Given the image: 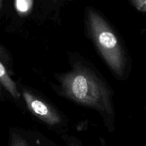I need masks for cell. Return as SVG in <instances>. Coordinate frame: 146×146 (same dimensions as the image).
Returning a JSON list of instances; mask_svg holds the SVG:
<instances>
[{"label": "cell", "mask_w": 146, "mask_h": 146, "mask_svg": "<svg viewBox=\"0 0 146 146\" xmlns=\"http://www.w3.org/2000/svg\"><path fill=\"white\" fill-rule=\"evenodd\" d=\"M67 146H81V145H79L78 143H68V145Z\"/></svg>", "instance_id": "cell-7"}, {"label": "cell", "mask_w": 146, "mask_h": 146, "mask_svg": "<svg viewBox=\"0 0 146 146\" xmlns=\"http://www.w3.org/2000/svg\"><path fill=\"white\" fill-rule=\"evenodd\" d=\"M2 50L0 47V84L5 88V89L13 96V98L18 100L20 98V94L17 89V85L13 81L11 77L9 75L7 68L4 66L1 60L2 56Z\"/></svg>", "instance_id": "cell-4"}, {"label": "cell", "mask_w": 146, "mask_h": 146, "mask_svg": "<svg viewBox=\"0 0 146 146\" xmlns=\"http://www.w3.org/2000/svg\"><path fill=\"white\" fill-rule=\"evenodd\" d=\"M23 97L28 109L38 119L50 125H55L61 123L59 114L46 103L26 91L23 92Z\"/></svg>", "instance_id": "cell-3"}, {"label": "cell", "mask_w": 146, "mask_h": 146, "mask_svg": "<svg viewBox=\"0 0 146 146\" xmlns=\"http://www.w3.org/2000/svg\"><path fill=\"white\" fill-rule=\"evenodd\" d=\"M53 1H54V2H57V1H58V0H52Z\"/></svg>", "instance_id": "cell-10"}, {"label": "cell", "mask_w": 146, "mask_h": 146, "mask_svg": "<svg viewBox=\"0 0 146 146\" xmlns=\"http://www.w3.org/2000/svg\"><path fill=\"white\" fill-rule=\"evenodd\" d=\"M87 24L91 37L108 66L117 76H122L125 67V54L111 27L93 9L88 11Z\"/></svg>", "instance_id": "cell-2"}, {"label": "cell", "mask_w": 146, "mask_h": 146, "mask_svg": "<svg viewBox=\"0 0 146 146\" xmlns=\"http://www.w3.org/2000/svg\"><path fill=\"white\" fill-rule=\"evenodd\" d=\"M34 0H15V7L17 12L21 16L27 15L31 10Z\"/></svg>", "instance_id": "cell-5"}, {"label": "cell", "mask_w": 146, "mask_h": 146, "mask_svg": "<svg viewBox=\"0 0 146 146\" xmlns=\"http://www.w3.org/2000/svg\"><path fill=\"white\" fill-rule=\"evenodd\" d=\"M145 109H146V107H145Z\"/></svg>", "instance_id": "cell-11"}, {"label": "cell", "mask_w": 146, "mask_h": 146, "mask_svg": "<svg viewBox=\"0 0 146 146\" xmlns=\"http://www.w3.org/2000/svg\"><path fill=\"white\" fill-rule=\"evenodd\" d=\"M2 4H3V0H0V11L1 9V7H2Z\"/></svg>", "instance_id": "cell-8"}, {"label": "cell", "mask_w": 146, "mask_h": 146, "mask_svg": "<svg viewBox=\"0 0 146 146\" xmlns=\"http://www.w3.org/2000/svg\"><path fill=\"white\" fill-rule=\"evenodd\" d=\"M63 96L107 115L113 114L111 92L106 84L86 67L76 66L59 78Z\"/></svg>", "instance_id": "cell-1"}, {"label": "cell", "mask_w": 146, "mask_h": 146, "mask_svg": "<svg viewBox=\"0 0 146 146\" xmlns=\"http://www.w3.org/2000/svg\"><path fill=\"white\" fill-rule=\"evenodd\" d=\"M10 146H29L28 143L25 139L22 138L20 135L13 133L11 135V145Z\"/></svg>", "instance_id": "cell-6"}, {"label": "cell", "mask_w": 146, "mask_h": 146, "mask_svg": "<svg viewBox=\"0 0 146 146\" xmlns=\"http://www.w3.org/2000/svg\"><path fill=\"white\" fill-rule=\"evenodd\" d=\"M1 95V84H0V96Z\"/></svg>", "instance_id": "cell-9"}]
</instances>
